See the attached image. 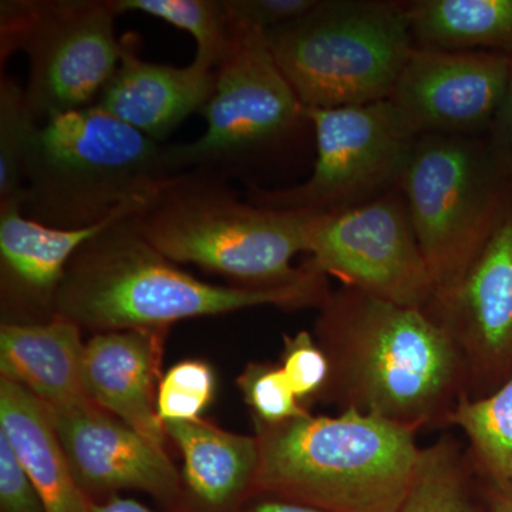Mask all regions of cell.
<instances>
[{
  "mask_svg": "<svg viewBox=\"0 0 512 512\" xmlns=\"http://www.w3.org/2000/svg\"><path fill=\"white\" fill-rule=\"evenodd\" d=\"M318 309L315 339L330 369L320 399L414 433L450 424L467 396L466 367L436 320L346 286Z\"/></svg>",
  "mask_w": 512,
  "mask_h": 512,
  "instance_id": "6da1fadb",
  "label": "cell"
},
{
  "mask_svg": "<svg viewBox=\"0 0 512 512\" xmlns=\"http://www.w3.org/2000/svg\"><path fill=\"white\" fill-rule=\"evenodd\" d=\"M329 292L325 276L276 289L208 284L151 247L128 215L74 254L57 292L55 316L97 333L168 329L178 320L256 306L319 308Z\"/></svg>",
  "mask_w": 512,
  "mask_h": 512,
  "instance_id": "7a4b0ae2",
  "label": "cell"
},
{
  "mask_svg": "<svg viewBox=\"0 0 512 512\" xmlns=\"http://www.w3.org/2000/svg\"><path fill=\"white\" fill-rule=\"evenodd\" d=\"M254 424L252 495L332 512H397L419 463L414 431L352 410Z\"/></svg>",
  "mask_w": 512,
  "mask_h": 512,
  "instance_id": "3957f363",
  "label": "cell"
},
{
  "mask_svg": "<svg viewBox=\"0 0 512 512\" xmlns=\"http://www.w3.org/2000/svg\"><path fill=\"white\" fill-rule=\"evenodd\" d=\"M308 218L239 200L227 180L200 170L175 174L131 215L138 234L174 264L200 266L251 289L285 288L322 276L292 265L305 252Z\"/></svg>",
  "mask_w": 512,
  "mask_h": 512,
  "instance_id": "277c9868",
  "label": "cell"
},
{
  "mask_svg": "<svg viewBox=\"0 0 512 512\" xmlns=\"http://www.w3.org/2000/svg\"><path fill=\"white\" fill-rule=\"evenodd\" d=\"M164 146L93 106L53 117L30 143L23 214L60 229L136 214L175 175Z\"/></svg>",
  "mask_w": 512,
  "mask_h": 512,
  "instance_id": "5b68a950",
  "label": "cell"
},
{
  "mask_svg": "<svg viewBox=\"0 0 512 512\" xmlns=\"http://www.w3.org/2000/svg\"><path fill=\"white\" fill-rule=\"evenodd\" d=\"M265 39L306 109L389 99L416 47L406 2L393 0H318Z\"/></svg>",
  "mask_w": 512,
  "mask_h": 512,
  "instance_id": "8992f818",
  "label": "cell"
},
{
  "mask_svg": "<svg viewBox=\"0 0 512 512\" xmlns=\"http://www.w3.org/2000/svg\"><path fill=\"white\" fill-rule=\"evenodd\" d=\"M399 188L436 293L460 281L512 205L487 136L417 138Z\"/></svg>",
  "mask_w": 512,
  "mask_h": 512,
  "instance_id": "52a82bcc",
  "label": "cell"
},
{
  "mask_svg": "<svg viewBox=\"0 0 512 512\" xmlns=\"http://www.w3.org/2000/svg\"><path fill=\"white\" fill-rule=\"evenodd\" d=\"M232 25L231 46L215 69L214 94L200 111L207 124L204 134L191 143L164 146L165 165L173 174L200 170L228 181L247 174L311 126L265 33Z\"/></svg>",
  "mask_w": 512,
  "mask_h": 512,
  "instance_id": "ba28073f",
  "label": "cell"
},
{
  "mask_svg": "<svg viewBox=\"0 0 512 512\" xmlns=\"http://www.w3.org/2000/svg\"><path fill=\"white\" fill-rule=\"evenodd\" d=\"M113 0H3L2 62L16 52L29 62L25 93L40 124L92 107L119 67Z\"/></svg>",
  "mask_w": 512,
  "mask_h": 512,
  "instance_id": "9c48e42d",
  "label": "cell"
},
{
  "mask_svg": "<svg viewBox=\"0 0 512 512\" xmlns=\"http://www.w3.org/2000/svg\"><path fill=\"white\" fill-rule=\"evenodd\" d=\"M316 141L312 174L288 188L251 187L261 207L329 214L382 197L399 187L417 137L389 100L338 109H306Z\"/></svg>",
  "mask_w": 512,
  "mask_h": 512,
  "instance_id": "30bf717a",
  "label": "cell"
},
{
  "mask_svg": "<svg viewBox=\"0 0 512 512\" xmlns=\"http://www.w3.org/2000/svg\"><path fill=\"white\" fill-rule=\"evenodd\" d=\"M303 268L346 288L426 311L436 285L400 188L329 214H309Z\"/></svg>",
  "mask_w": 512,
  "mask_h": 512,
  "instance_id": "8fae6325",
  "label": "cell"
},
{
  "mask_svg": "<svg viewBox=\"0 0 512 512\" xmlns=\"http://www.w3.org/2000/svg\"><path fill=\"white\" fill-rule=\"evenodd\" d=\"M511 55L416 46L389 100L417 138L484 137L503 104Z\"/></svg>",
  "mask_w": 512,
  "mask_h": 512,
  "instance_id": "7c38bea8",
  "label": "cell"
},
{
  "mask_svg": "<svg viewBox=\"0 0 512 512\" xmlns=\"http://www.w3.org/2000/svg\"><path fill=\"white\" fill-rule=\"evenodd\" d=\"M424 312L457 346L467 397L488 396L511 379L512 205L466 274Z\"/></svg>",
  "mask_w": 512,
  "mask_h": 512,
  "instance_id": "4fadbf2b",
  "label": "cell"
},
{
  "mask_svg": "<svg viewBox=\"0 0 512 512\" xmlns=\"http://www.w3.org/2000/svg\"><path fill=\"white\" fill-rule=\"evenodd\" d=\"M50 413L74 478L92 500L94 494L113 497L117 491L133 490L168 507H181L183 478L167 451L99 406Z\"/></svg>",
  "mask_w": 512,
  "mask_h": 512,
  "instance_id": "5bb4252c",
  "label": "cell"
},
{
  "mask_svg": "<svg viewBox=\"0 0 512 512\" xmlns=\"http://www.w3.org/2000/svg\"><path fill=\"white\" fill-rule=\"evenodd\" d=\"M120 214L90 228L60 229L30 220L22 202L0 205V284L6 322L36 323L55 318V301L67 266L84 242Z\"/></svg>",
  "mask_w": 512,
  "mask_h": 512,
  "instance_id": "9a60e30c",
  "label": "cell"
},
{
  "mask_svg": "<svg viewBox=\"0 0 512 512\" xmlns=\"http://www.w3.org/2000/svg\"><path fill=\"white\" fill-rule=\"evenodd\" d=\"M167 329L96 333L86 343L84 377L93 402L160 450L167 431L157 413Z\"/></svg>",
  "mask_w": 512,
  "mask_h": 512,
  "instance_id": "2e32d148",
  "label": "cell"
},
{
  "mask_svg": "<svg viewBox=\"0 0 512 512\" xmlns=\"http://www.w3.org/2000/svg\"><path fill=\"white\" fill-rule=\"evenodd\" d=\"M116 73L93 107L163 144L192 114L204 109L215 89V70L194 62L187 67L146 62L138 56V37H121Z\"/></svg>",
  "mask_w": 512,
  "mask_h": 512,
  "instance_id": "e0dca14e",
  "label": "cell"
},
{
  "mask_svg": "<svg viewBox=\"0 0 512 512\" xmlns=\"http://www.w3.org/2000/svg\"><path fill=\"white\" fill-rule=\"evenodd\" d=\"M82 328L63 318L36 323H3L0 376L22 386L52 412L97 406L84 377Z\"/></svg>",
  "mask_w": 512,
  "mask_h": 512,
  "instance_id": "ac0fdd59",
  "label": "cell"
},
{
  "mask_svg": "<svg viewBox=\"0 0 512 512\" xmlns=\"http://www.w3.org/2000/svg\"><path fill=\"white\" fill-rule=\"evenodd\" d=\"M168 439L183 456V504L197 512H237L254 491L255 436L222 430L210 421H168Z\"/></svg>",
  "mask_w": 512,
  "mask_h": 512,
  "instance_id": "d6986e66",
  "label": "cell"
},
{
  "mask_svg": "<svg viewBox=\"0 0 512 512\" xmlns=\"http://www.w3.org/2000/svg\"><path fill=\"white\" fill-rule=\"evenodd\" d=\"M0 433L39 491L46 512H90L45 403L19 384L0 379Z\"/></svg>",
  "mask_w": 512,
  "mask_h": 512,
  "instance_id": "ffe728a7",
  "label": "cell"
},
{
  "mask_svg": "<svg viewBox=\"0 0 512 512\" xmlns=\"http://www.w3.org/2000/svg\"><path fill=\"white\" fill-rule=\"evenodd\" d=\"M414 45L512 55V0L406 2Z\"/></svg>",
  "mask_w": 512,
  "mask_h": 512,
  "instance_id": "44dd1931",
  "label": "cell"
},
{
  "mask_svg": "<svg viewBox=\"0 0 512 512\" xmlns=\"http://www.w3.org/2000/svg\"><path fill=\"white\" fill-rule=\"evenodd\" d=\"M450 424L466 434L471 468L493 490L512 494V377L488 396H464Z\"/></svg>",
  "mask_w": 512,
  "mask_h": 512,
  "instance_id": "7402d4cb",
  "label": "cell"
},
{
  "mask_svg": "<svg viewBox=\"0 0 512 512\" xmlns=\"http://www.w3.org/2000/svg\"><path fill=\"white\" fill-rule=\"evenodd\" d=\"M470 468L450 437L421 448L412 484L397 512H476L468 490Z\"/></svg>",
  "mask_w": 512,
  "mask_h": 512,
  "instance_id": "603a6c76",
  "label": "cell"
},
{
  "mask_svg": "<svg viewBox=\"0 0 512 512\" xmlns=\"http://www.w3.org/2000/svg\"><path fill=\"white\" fill-rule=\"evenodd\" d=\"M117 13L140 12L164 20L194 37V62L217 69L234 37L222 0H113Z\"/></svg>",
  "mask_w": 512,
  "mask_h": 512,
  "instance_id": "cb8c5ba5",
  "label": "cell"
},
{
  "mask_svg": "<svg viewBox=\"0 0 512 512\" xmlns=\"http://www.w3.org/2000/svg\"><path fill=\"white\" fill-rule=\"evenodd\" d=\"M42 126L33 116L25 87L2 76L0 80V205L22 202L25 164L30 143Z\"/></svg>",
  "mask_w": 512,
  "mask_h": 512,
  "instance_id": "d4e9b609",
  "label": "cell"
},
{
  "mask_svg": "<svg viewBox=\"0 0 512 512\" xmlns=\"http://www.w3.org/2000/svg\"><path fill=\"white\" fill-rule=\"evenodd\" d=\"M215 393L210 363L187 359L167 370L157 394V413L163 423L200 420Z\"/></svg>",
  "mask_w": 512,
  "mask_h": 512,
  "instance_id": "484cf974",
  "label": "cell"
},
{
  "mask_svg": "<svg viewBox=\"0 0 512 512\" xmlns=\"http://www.w3.org/2000/svg\"><path fill=\"white\" fill-rule=\"evenodd\" d=\"M237 384L254 421L279 424L306 414L305 407L293 393L281 366L272 363H248Z\"/></svg>",
  "mask_w": 512,
  "mask_h": 512,
  "instance_id": "4316f807",
  "label": "cell"
},
{
  "mask_svg": "<svg viewBox=\"0 0 512 512\" xmlns=\"http://www.w3.org/2000/svg\"><path fill=\"white\" fill-rule=\"evenodd\" d=\"M281 369L302 404L322 394L329 379V360L315 336L306 330L284 336Z\"/></svg>",
  "mask_w": 512,
  "mask_h": 512,
  "instance_id": "83f0119b",
  "label": "cell"
},
{
  "mask_svg": "<svg viewBox=\"0 0 512 512\" xmlns=\"http://www.w3.org/2000/svg\"><path fill=\"white\" fill-rule=\"evenodd\" d=\"M229 20L247 28L271 32L315 8L318 0H222Z\"/></svg>",
  "mask_w": 512,
  "mask_h": 512,
  "instance_id": "f1b7e54d",
  "label": "cell"
},
{
  "mask_svg": "<svg viewBox=\"0 0 512 512\" xmlns=\"http://www.w3.org/2000/svg\"><path fill=\"white\" fill-rule=\"evenodd\" d=\"M0 511L46 512L32 478L2 433H0Z\"/></svg>",
  "mask_w": 512,
  "mask_h": 512,
  "instance_id": "f546056e",
  "label": "cell"
},
{
  "mask_svg": "<svg viewBox=\"0 0 512 512\" xmlns=\"http://www.w3.org/2000/svg\"><path fill=\"white\" fill-rule=\"evenodd\" d=\"M487 140L493 151L495 163L512 184V55L507 92L493 126L488 131Z\"/></svg>",
  "mask_w": 512,
  "mask_h": 512,
  "instance_id": "4dcf8cb0",
  "label": "cell"
},
{
  "mask_svg": "<svg viewBox=\"0 0 512 512\" xmlns=\"http://www.w3.org/2000/svg\"><path fill=\"white\" fill-rule=\"evenodd\" d=\"M237 512H332L311 507V505L293 503L269 495L254 494L245 501Z\"/></svg>",
  "mask_w": 512,
  "mask_h": 512,
  "instance_id": "1f68e13d",
  "label": "cell"
},
{
  "mask_svg": "<svg viewBox=\"0 0 512 512\" xmlns=\"http://www.w3.org/2000/svg\"><path fill=\"white\" fill-rule=\"evenodd\" d=\"M90 512H153L146 505L137 503L136 500L130 498H121L119 495L107 498V500L92 501Z\"/></svg>",
  "mask_w": 512,
  "mask_h": 512,
  "instance_id": "d6a6232c",
  "label": "cell"
},
{
  "mask_svg": "<svg viewBox=\"0 0 512 512\" xmlns=\"http://www.w3.org/2000/svg\"><path fill=\"white\" fill-rule=\"evenodd\" d=\"M490 497V512H512V494L503 493V491H488Z\"/></svg>",
  "mask_w": 512,
  "mask_h": 512,
  "instance_id": "836d02e7",
  "label": "cell"
}]
</instances>
